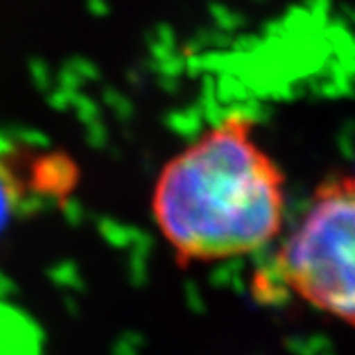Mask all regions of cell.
I'll return each instance as SVG.
<instances>
[{
	"label": "cell",
	"mask_w": 355,
	"mask_h": 355,
	"mask_svg": "<svg viewBox=\"0 0 355 355\" xmlns=\"http://www.w3.org/2000/svg\"><path fill=\"white\" fill-rule=\"evenodd\" d=\"M153 214L184 263L239 259L275 241L286 186L253 119L225 114L172 156L154 186Z\"/></svg>",
	"instance_id": "1"
},
{
	"label": "cell",
	"mask_w": 355,
	"mask_h": 355,
	"mask_svg": "<svg viewBox=\"0 0 355 355\" xmlns=\"http://www.w3.org/2000/svg\"><path fill=\"white\" fill-rule=\"evenodd\" d=\"M272 275L304 304L355 328V178L318 186L280 243Z\"/></svg>",
	"instance_id": "2"
},
{
	"label": "cell",
	"mask_w": 355,
	"mask_h": 355,
	"mask_svg": "<svg viewBox=\"0 0 355 355\" xmlns=\"http://www.w3.org/2000/svg\"><path fill=\"white\" fill-rule=\"evenodd\" d=\"M76 184V166L62 154L22 144L0 148V237L18 209L36 198H64Z\"/></svg>",
	"instance_id": "3"
},
{
	"label": "cell",
	"mask_w": 355,
	"mask_h": 355,
	"mask_svg": "<svg viewBox=\"0 0 355 355\" xmlns=\"http://www.w3.org/2000/svg\"><path fill=\"white\" fill-rule=\"evenodd\" d=\"M0 355H42L32 320L8 304H0Z\"/></svg>",
	"instance_id": "4"
}]
</instances>
